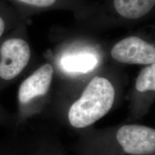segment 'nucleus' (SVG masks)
Listing matches in <instances>:
<instances>
[{"mask_svg":"<svg viewBox=\"0 0 155 155\" xmlns=\"http://www.w3.org/2000/svg\"><path fill=\"white\" fill-rule=\"evenodd\" d=\"M111 55L120 63L151 65L155 62V48L139 37L130 36L118 42L112 48Z\"/></svg>","mask_w":155,"mask_h":155,"instance_id":"obj_4","label":"nucleus"},{"mask_svg":"<svg viewBox=\"0 0 155 155\" xmlns=\"http://www.w3.org/2000/svg\"><path fill=\"white\" fill-rule=\"evenodd\" d=\"M114 98L115 90L108 79L99 76L94 78L81 98L70 108V123L75 128L92 125L110 111Z\"/></svg>","mask_w":155,"mask_h":155,"instance_id":"obj_1","label":"nucleus"},{"mask_svg":"<svg viewBox=\"0 0 155 155\" xmlns=\"http://www.w3.org/2000/svg\"><path fill=\"white\" fill-rule=\"evenodd\" d=\"M54 73L49 63L45 64L27 78L18 90V100L21 105L29 104L38 96H44L49 90Z\"/></svg>","mask_w":155,"mask_h":155,"instance_id":"obj_5","label":"nucleus"},{"mask_svg":"<svg viewBox=\"0 0 155 155\" xmlns=\"http://www.w3.org/2000/svg\"><path fill=\"white\" fill-rule=\"evenodd\" d=\"M97 60L91 55L68 56L62 59L61 65L65 71L74 73H87L94 69Z\"/></svg>","mask_w":155,"mask_h":155,"instance_id":"obj_7","label":"nucleus"},{"mask_svg":"<svg viewBox=\"0 0 155 155\" xmlns=\"http://www.w3.org/2000/svg\"><path fill=\"white\" fill-rule=\"evenodd\" d=\"M113 3L120 16L128 19H137L152 10L155 0H114Z\"/></svg>","mask_w":155,"mask_h":155,"instance_id":"obj_6","label":"nucleus"},{"mask_svg":"<svg viewBox=\"0 0 155 155\" xmlns=\"http://www.w3.org/2000/svg\"><path fill=\"white\" fill-rule=\"evenodd\" d=\"M31 58V49L26 40L12 38L0 47V80L9 81L20 75Z\"/></svg>","mask_w":155,"mask_h":155,"instance_id":"obj_2","label":"nucleus"},{"mask_svg":"<svg viewBox=\"0 0 155 155\" xmlns=\"http://www.w3.org/2000/svg\"><path fill=\"white\" fill-rule=\"evenodd\" d=\"M116 138L126 153L152 155L155 152V130L140 125H125L117 131Z\"/></svg>","mask_w":155,"mask_h":155,"instance_id":"obj_3","label":"nucleus"},{"mask_svg":"<svg viewBox=\"0 0 155 155\" xmlns=\"http://www.w3.org/2000/svg\"><path fill=\"white\" fill-rule=\"evenodd\" d=\"M136 88L139 92L155 90V64H151L144 68L136 81Z\"/></svg>","mask_w":155,"mask_h":155,"instance_id":"obj_8","label":"nucleus"},{"mask_svg":"<svg viewBox=\"0 0 155 155\" xmlns=\"http://www.w3.org/2000/svg\"><path fill=\"white\" fill-rule=\"evenodd\" d=\"M19 2L37 7H48L55 3L57 0H16Z\"/></svg>","mask_w":155,"mask_h":155,"instance_id":"obj_9","label":"nucleus"},{"mask_svg":"<svg viewBox=\"0 0 155 155\" xmlns=\"http://www.w3.org/2000/svg\"><path fill=\"white\" fill-rule=\"evenodd\" d=\"M5 30V22L2 17L0 15V38L2 36Z\"/></svg>","mask_w":155,"mask_h":155,"instance_id":"obj_10","label":"nucleus"}]
</instances>
